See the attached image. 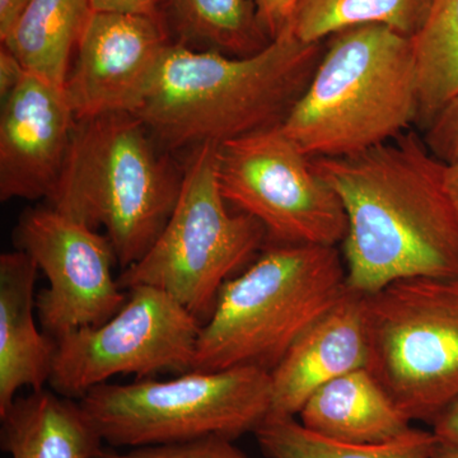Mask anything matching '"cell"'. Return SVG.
Segmentation results:
<instances>
[{
    "instance_id": "1",
    "label": "cell",
    "mask_w": 458,
    "mask_h": 458,
    "mask_svg": "<svg viewBox=\"0 0 458 458\" xmlns=\"http://www.w3.org/2000/svg\"><path fill=\"white\" fill-rule=\"evenodd\" d=\"M342 201L346 286L369 295L411 278L458 279V218L445 165L406 131L364 152L312 159Z\"/></svg>"
},
{
    "instance_id": "2",
    "label": "cell",
    "mask_w": 458,
    "mask_h": 458,
    "mask_svg": "<svg viewBox=\"0 0 458 458\" xmlns=\"http://www.w3.org/2000/svg\"><path fill=\"white\" fill-rule=\"evenodd\" d=\"M325 50L286 29L260 53L225 55L172 42L137 116L165 152L278 128L302 98Z\"/></svg>"
},
{
    "instance_id": "3",
    "label": "cell",
    "mask_w": 458,
    "mask_h": 458,
    "mask_svg": "<svg viewBox=\"0 0 458 458\" xmlns=\"http://www.w3.org/2000/svg\"><path fill=\"white\" fill-rule=\"evenodd\" d=\"M418 116L411 38L366 25L325 40L311 82L282 129L310 158H337L396 140Z\"/></svg>"
},
{
    "instance_id": "4",
    "label": "cell",
    "mask_w": 458,
    "mask_h": 458,
    "mask_svg": "<svg viewBox=\"0 0 458 458\" xmlns=\"http://www.w3.org/2000/svg\"><path fill=\"white\" fill-rule=\"evenodd\" d=\"M182 176L137 114H99L77 120L47 203L87 227L104 228L123 270L164 231Z\"/></svg>"
},
{
    "instance_id": "5",
    "label": "cell",
    "mask_w": 458,
    "mask_h": 458,
    "mask_svg": "<svg viewBox=\"0 0 458 458\" xmlns=\"http://www.w3.org/2000/svg\"><path fill=\"white\" fill-rule=\"evenodd\" d=\"M346 291L337 247L267 245L222 286L199 334L191 370L271 372Z\"/></svg>"
},
{
    "instance_id": "6",
    "label": "cell",
    "mask_w": 458,
    "mask_h": 458,
    "mask_svg": "<svg viewBox=\"0 0 458 458\" xmlns=\"http://www.w3.org/2000/svg\"><path fill=\"white\" fill-rule=\"evenodd\" d=\"M216 144L192 149L167 225L140 261L117 279L123 291L153 286L170 294L203 324L227 280L267 243L264 225L229 210L216 179Z\"/></svg>"
},
{
    "instance_id": "7",
    "label": "cell",
    "mask_w": 458,
    "mask_h": 458,
    "mask_svg": "<svg viewBox=\"0 0 458 458\" xmlns=\"http://www.w3.org/2000/svg\"><path fill=\"white\" fill-rule=\"evenodd\" d=\"M102 441L137 448L222 437L236 441L270 414L267 370H189L168 381L99 385L78 400Z\"/></svg>"
},
{
    "instance_id": "8",
    "label": "cell",
    "mask_w": 458,
    "mask_h": 458,
    "mask_svg": "<svg viewBox=\"0 0 458 458\" xmlns=\"http://www.w3.org/2000/svg\"><path fill=\"white\" fill-rule=\"evenodd\" d=\"M367 369L411 421L458 397V279L411 278L366 295Z\"/></svg>"
},
{
    "instance_id": "9",
    "label": "cell",
    "mask_w": 458,
    "mask_h": 458,
    "mask_svg": "<svg viewBox=\"0 0 458 458\" xmlns=\"http://www.w3.org/2000/svg\"><path fill=\"white\" fill-rule=\"evenodd\" d=\"M223 198L264 225L269 245H342L345 210L312 158L282 126L227 141L216 149Z\"/></svg>"
},
{
    "instance_id": "10",
    "label": "cell",
    "mask_w": 458,
    "mask_h": 458,
    "mask_svg": "<svg viewBox=\"0 0 458 458\" xmlns=\"http://www.w3.org/2000/svg\"><path fill=\"white\" fill-rule=\"evenodd\" d=\"M201 327L170 294L134 286L122 310L105 324L56 340L49 385L56 394L80 400L114 376L144 379L161 372H189Z\"/></svg>"
},
{
    "instance_id": "11",
    "label": "cell",
    "mask_w": 458,
    "mask_h": 458,
    "mask_svg": "<svg viewBox=\"0 0 458 458\" xmlns=\"http://www.w3.org/2000/svg\"><path fill=\"white\" fill-rule=\"evenodd\" d=\"M13 240L49 282V288L36 295V311L54 339L105 324L128 300V291L114 276L113 246L96 229L47 205L22 213Z\"/></svg>"
},
{
    "instance_id": "12",
    "label": "cell",
    "mask_w": 458,
    "mask_h": 458,
    "mask_svg": "<svg viewBox=\"0 0 458 458\" xmlns=\"http://www.w3.org/2000/svg\"><path fill=\"white\" fill-rule=\"evenodd\" d=\"M172 42L164 18L92 12L64 84L77 120L137 114Z\"/></svg>"
},
{
    "instance_id": "13",
    "label": "cell",
    "mask_w": 458,
    "mask_h": 458,
    "mask_svg": "<svg viewBox=\"0 0 458 458\" xmlns=\"http://www.w3.org/2000/svg\"><path fill=\"white\" fill-rule=\"evenodd\" d=\"M77 125L64 89L27 72L2 101L0 200L49 199Z\"/></svg>"
},
{
    "instance_id": "14",
    "label": "cell",
    "mask_w": 458,
    "mask_h": 458,
    "mask_svg": "<svg viewBox=\"0 0 458 458\" xmlns=\"http://www.w3.org/2000/svg\"><path fill=\"white\" fill-rule=\"evenodd\" d=\"M366 295L351 289L291 346L270 372V414L297 417L328 382L369 366Z\"/></svg>"
},
{
    "instance_id": "15",
    "label": "cell",
    "mask_w": 458,
    "mask_h": 458,
    "mask_svg": "<svg viewBox=\"0 0 458 458\" xmlns=\"http://www.w3.org/2000/svg\"><path fill=\"white\" fill-rule=\"evenodd\" d=\"M38 267L25 251L0 256V414L23 387L49 384L57 342L36 327Z\"/></svg>"
},
{
    "instance_id": "16",
    "label": "cell",
    "mask_w": 458,
    "mask_h": 458,
    "mask_svg": "<svg viewBox=\"0 0 458 458\" xmlns=\"http://www.w3.org/2000/svg\"><path fill=\"white\" fill-rule=\"evenodd\" d=\"M298 417L307 429L337 442L386 443L412 429L411 420L369 369L328 382Z\"/></svg>"
},
{
    "instance_id": "17",
    "label": "cell",
    "mask_w": 458,
    "mask_h": 458,
    "mask_svg": "<svg viewBox=\"0 0 458 458\" xmlns=\"http://www.w3.org/2000/svg\"><path fill=\"white\" fill-rule=\"evenodd\" d=\"M0 420V445L12 458H93L104 447L80 403L55 391L16 397Z\"/></svg>"
},
{
    "instance_id": "18",
    "label": "cell",
    "mask_w": 458,
    "mask_h": 458,
    "mask_svg": "<svg viewBox=\"0 0 458 458\" xmlns=\"http://www.w3.org/2000/svg\"><path fill=\"white\" fill-rule=\"evenodd\" d=\"M92 12L90 0H31L0 41L29 73L64 89Z\"/></svg>"
},
{
    "instance_id": "19",
    "label": "cell",
    "mask_w": 458,
    "mask_h": 458,
    "mask_svg": "<svg viewBox=\"0 0 458 458\" xmlns=\"http://www.w3.org/2000/svg\"><path fill=\"white\" fill-rule=\"evenodd\" d=\"M162 17L174 42L229 56L260 53L273 41L254 0H164Z\"/></svg>"
},
{
    "instance_id": "20",
    "label": "cell",
    "mask_w": 458,
    "mask_h": 458,
    "mask_svg": "<svg viewBox=\"0 0 458 458\" xmlns=\"http://www.w3.org/2000/svg\"><path fill=\"white\" fill-rule=\"evenodd\" d=\"M259 447L267 458H432L433 432L412 428L386 443H346L307 429L295 417L269 414L255 429Z\"/></svg>"
},
{
    "instance_id": "21",
    "label": "cell",
    "mask_w": 458,
    "mask_h": 458,
    "mask_svg": "<svg viewBox=\"0 0 458 458\" xmlns=\"http://www.w3.org/2000/svg\"><path fill=\"white\" fill-rule=\"evenodd\" d=\"M433 0H300L288 29L298 40L322 42L366 25H381L414 38L426 23Z\"/></svg>"
},
{
    "instance_id": "22",
    "label": "cell",
    "mask_w": 458,
    "mask_h": 458,
    "mask_svg": "<svg viewBox=\"0 0 458 458\" xmlns=\"http://www.w3.org/2000/svg\"><path fill=\"white\" fill-rule=\"evenodd\" d=\"M417 65L421 131L458 95V0H433L420 31L411 38Z\"/></svg>"
},
{
    "instance_id": "23",
    "label": "cell",
    "mask_w": 458,
    "mask_h": 458,
    "mask_svg": "<svg viewBox=\"0 0 458 458\" xmlns=\"http://www.w3.org/2000/svg\"><path fill=\"white\" fill-rule=\"evenodd\" d=\"M233 442L213 436L194 441L129 448L128 451L102 447L93 458H250Z\"/></svg>"
},
{
    "instance_id": "24",
    "label": "cell",
    "mask_w": 458,
    "mask_h": 458,
    "mask_svg": "<svg viewBox=\"0 0 458 458\" xmlns=\"http://www.w3.org/2000/svg\"><path fill=\"white\" fill-rule=\"evenodd\" d=\"M423 132L424 141L439 161L458 164V95L439 111Z\"/></svg>"
},
{
    "instance_id": "25",
    "label": "cell",
    "mask_w": 458,
    "mask_h": 458,
    "mask_svg": "<svg viewBox=\"0 0 458 458\" xmlns=\"http://www.w3.org/2000/svg\"><path fill=\"white\" fill-rule=\"evenodd\" d=\"M300 0H254L262 29L276 40L291 25Z\"/></svg>"
},
{
    "instance_id": "26",
    "label": "cell",
    "mask_w": 458,
    "mask_h": 458,
    "mask_svg": "<svg viewBox=\"0 0 458 458\" xmlns=\"http://www.w3.org/2000/svg\"><path fill=\"white\" fill-rule=\"evenodd\" d=\"M162 3L164 0H90V7L93 12H114L164 18Z\"/></svg>"
},
{
    "instance_id": "27",
    "label": "cell",
    "mask_w": 458,
    "mask_h": 458,
    "mask_svg": "<svg viewBox=\"0 0 458 458\" xmlns=\"http://www.w3.org/2000/svg\"><path fill=\"white\" fill-rule=\"evenodd\" d=\"M27 71L7 47H0V98L5 99L22 82Z\"/></svg>"
},
{
    "instance_id": "28",
    "label": "cell",
    "mask_w": 458,
    "mask_h": 458,
    "mask_svg": "<svg viewBox=\"0 0 458 458\" xmlns=\"http://www.w3.org/2000/svg\"><path fill=\"white\" fill-rule=\"evenodd\" d=\"M437 441L458 445V397L432 424Z\"/></svg>"
},
{
    "instance_id": "29",
    "label": "cell",
    "mask_w": 458,
    "mask_h": 458,
    "mask_svg": "<svg viewBox=\"0 0 458 458\" xmlns=\"http://www.w3.org/2000/svg\"><path fill=\"white\" fill-rule=\"evenodd\" d=\"M31 0H0V38L7 35Z\"/></svg>"
},
{
    "instance_id": "30",
    "label": "cell",
    "mask_w": 458,
    "mask_h": 458,
    "mask_svg": "<svg viewBox=\"0 0 458 458\" xmlns=\"http://www.w3.org/2000/svg\"><path fill=\"white\" fill-rule=\"evenodd\" d=\"M445 185L458 218V164L445 165Z\"/></svg>"
},
{
    "instance_id": "31",
    "label": "cell",
    "mask_w": 458,
    "mask_h": 458,
    "mask_svg": "<svg viewBox=\"0 0 458 458\" xmlns=\"http://www.w3.org/2000/svg\"><path fill=\"white\" fill-rule=\"evenodd\" d=\"M432 458H458V445L438 442L434 448Z\"/></svg>"
}]
</instances>
